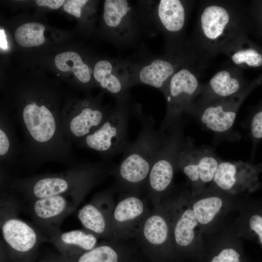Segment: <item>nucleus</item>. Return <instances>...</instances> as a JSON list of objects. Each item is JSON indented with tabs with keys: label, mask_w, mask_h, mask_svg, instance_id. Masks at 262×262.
<instances>
[{
	"label": "nucleus",
	"mask_w": 262,
	"mask_h": 262,
	"mask_svg": "<svg viewBox=\"0 0 262 262\" xmlns=\"http://www.w3.org/2000/svg\"><path fill=\"white\" fill-rule=\"evenodd\" d=\"M103 171L100 164L74 163L62 172L16 179L10 188L31 201L61 195H86Z\"/></svg>",
	"instance_id": "f257e3e1"
},
{
	"label": "nucleus",
	"mask_w": 262,
	"mask_h": 262,
	"mask_svg": "<svg viewBox=\"0 0 262 262\" xmlns=\"http://www.w3.org/2000/svg\"><path fill=\"white\" fill-rule=\"evenodd\" d=\"M158 134L146 126L137 140L129 145L117 169L123 181L137 185L147 180L154 159L164 142Z\"/></svg>",
	"instance_id": "f03ea898"
},
{
	"label": "nucleus",
	"mask_w": 262,
	"mask_h": 262,
	"mask_svg": "<svg viewBox=\"0 0 262 262\" xmlns=\"http://www.w3.org/2000/svg\"><path fill=\"white\" fill-rule=\"evenodd\" d=\"M19 204L11 195L3 196L0 204V227L2 241L17 253L33 251L46 240L40 231L18 216Z\"/></svg>",
	"instance_id": "7ed1b4c3"
},
{
	"label": "nucleus",
	"mask_w": 262,
	"mask_h": 262,
	"mask_svg": "<svg viewBox=\"0 0 262 262\" xmlns=\"http://www.w3.org/2000/svg\"><path fill=\"white\" fill-rule=\"evenodd\" d=\"M127 120L125 113H112L98 129L77 146L93 150L105 158L125 151L130 144L127 138Z\"/></svg>",
	"instance_id": "20e7f679"
},
{
	"label": "nucleus",
	"mask_w": 262,
	"mask_h": 262,
	"mask_svg": "<svg viewBox=\"0 0 262 262\" xmlns=\"http://www.w3.org/2000/svg\"><path fill=\"white\" fill-rule=\"evenodd\" d=\"M85 195H61L31 201V214L47 240L60 230L62 222L76 209Z\"/></svg>",
	"instance_id": "39448f33"
},
{
	"label": "nucleus",
	"mask_w": 262,
	"mask_h": 262,
	"mask_svg": "<svg viewBox=\"0 0 262 262\" xmlns=\"http://www.w3.org/2000/svg\"><path fill=\"white\" fill-rule=\"evenodd\" d=\"M111 114L84 100L81 106L62 112L63 133L72 144H78L98 129Z\"/></svg>",
	"instance_id": "423d86ee"
},
{
	"label": "nucleus",
	"mask_w": 262,
	"mask_h": 262,
	"mask_svg": "<svg viewBox=\"0 0 262 262\" xmlns=\"http://www.w3.org/2000/svg\"><path fill=\"white\" fill-rule=\"evenodd\" d=\"M219 163L211 150L196 148L189 143L178 147L176 164L192 182H211Z\"/></svg>",
	"instance_id": "0eeeda50"
},
{
	"label": "nucleus",
	"mask_w": 262,
	"mask_h": 262,
	"mask_svg": "<svg viewBox=\"0 0 262 262\" xmlns=\"http://www.w3.org/2000/svg\"><path fill=\"white\" fill-rule=\"evenodd\" d=\"M197 87V79L188 69H182L172 76L165 91L168 110L162 123V131L179 120Z\"/></svg>",
	"instance_id": "6e6552de"
},
{
	"label": "nucleus",
	"mask_w": 262,
	"mask_h": 262,
	"mask_svg": "<svg viewBox=\"0 0 262 262\" xmlns=\"http://www.w3.org/2000/svg\"><path fill=\"white\" fill-rule=\"evenodd\" d=\"M107 196L100 194L79 209L77 217L85 229L106 237L112 231V215Z\"/></svg>",
	"instance_id": "1a4fd4ad"
},
{
	"label": "nucleus",
	"mask_w": 262,
	"mask_h": 262,
	"mask_svg": "<svg viewBox=\"0 0 262 262\" xmlns=\"http://www.w3.org/2000/svg\"><path fill=\"white\" fill-rule=\"evenodd\" d=\"M178 147L169 142H164L159 149L147 178L150 189L154 193H163L170 185L174 175Z\"/></svg>",
	"instance_id": "9d476101"
},
{
	"label": "nucleus",
	"mask_w": 262,
	"mask_h": 262,
	"mask_svg": "<svg viewBox=\"0 0 262 262\" xmlns=\"http://www.w3.org/2000/svg\"><path fill=\"white\" fill-rule=\"evenodd\" d=\"M60 250L66 253L83 252L90 250L97 246L98 236L83 229L67 231L60 230L47 238Z\"/></svg>",
	"instance_id": "9b49d317"
},
{
	"label": "nucleus",
	"mask_w": 262,
	"mask_h": 262,
	"mask_svg": "<svg viewBox=\"0 0 262 262\" xmlns=\"http://www.w3.org/2000/svg\"><path fill=\"white\" fill-rule=\"evenodd\" d=\"M22 148L19 146L14 128V121L6 115L0 118V162L2 169L14 163Z\"/></svg>",
	"instance_id": "f8f14e48"
},
{
	"label": "nucleus",
	"mask_w": 262,
	"mask_h": 262,
	"mask_svg": "<svg viewBox=\"0 0 262 262\" xmlns=\"http://www.w3.org/2000/svg\"><path fill=\"white\" fill-rule=\"evenodd\" d=\"M229 18V13L225 8L216 5L208 6L201 16L204 34L211 39L216 38L222 33Z\"/></svg>",
	"instance_id": "ddd939ff"
},
{
	"label": "nucleus",
	"mask_w": 262,
	"mask_h": 262,
	"mask_svg": "<svg viewBox=\"0 0 262 262\" xmlns=\"http://www.w3.org/2000/svg\"><path fill=\"white\" fill-rule=\"evenodd\" d=\"M236 116L235 111L226 109L222 105H217L207 108L200 119L207 128L220 133L225 132L232 127Z\"/></svg>",
	"instance_id": "4468645a"
},
{
	"label": "nucleus",
	"mask_w": 262,
	"mask_h": 262,
	"mask_svg": "<svg viewBox=\"0 0 262 262\" xmlns=\"http://www.w3.org/2000/svg\"><path fill=\"white\" fill-rule=\"evenodd\" d=\"M158 13L162 24L168 31L174 32L182 28L185 21V11L180 0H160Z\"/></svg>",
	"instance_id": "2eb2a0df"
},
{
	"label": "nucleus",
	"mask_w": 262,
	"mask_h": 262,
	"mask_svg": "<svg viewBox=\"0 0 262 262\" xmlns=\"http://www.w3.org/2000/svg\"><path fill=\"white\" fill-rule=\"evenodd\" d=\"M144 205L139 197L129 196L115 206L112 215V230L115 225L125 224L135 220L142 215Z\"/></svg>",
	"instance_id": "dca6fc26"
},
{
	"label": "nucleus",
	"mask_w": 262,
	"mask_h": 262,
	"mask_svg": "<svg viewBox=\"0 0 262 262\" xmlns=\"http://www.w3.org/2000/svg\"><path fill=\"white\" fill-rule=\"evenodd\" d=\"M174 71V66L170 63L164 60L156 59L141 69L139 79L143 83L161 88Z\"/></svg>",
	"instance_id": "f3484780"
},
{
	"label": "nucleus",
	"mask_w": 262,
	"mask_h": 262,
	"mask_svg": "<svg viewBox=\"0 0 262 262\" xmlns=\"http://www.w3.org/2000/svg\"><path fill=\"white\" fill-rule=\"evenodd\" d=\"M54 62L56 67L62 71H72L82 83H87L91 79L89 67L76 52L66 51L59 53L56 56Z\"/></svg>",
	"instance_id": "a211bd4d"
},
{
	"label": "nucleus",
	"mask_w": 262,
	"mask_h": 262,
	"mask_svg": "<svg viewBox=\"0 0 262 262\" xmlns=\"http://www.w3.org/2000/svg\"><path fill=\"white\" fill-rule=\"evenodd\" d=\"M169 228L165 218L159 213L148 217L143 226V234L147 243L154 246L163 245L168 238Z\"/></svg>",
	"instance_id": "6ab92c4d"
},
{
	"label": "nucleus",
	"mask_w": 262,
	"mask_h": 262,
	"mask_svg": "<svg viewBox=\"0 0 262 262\" xmlns=\"http://www.w3.org/2000/svg\"><path fill=\"white\" fill-rule=\"evenodd\" d=\"M197 224L193 210H185L175 224L174 235L176 243L183 247L191 245L195 238L194 229Z\"/></svg>",
	"instance_id": "aec40b11"
},
{
	"label": "nucleus",
	"mask_w": 262,
	"mask_h": 262,
	"mask_svg": "<svg viewBox=\"0 0 262 262\" xmlns=\"http://www.w3.org/2000/svg\"><path fill=\"white\" fill-rule=\"evenodd\" d=\"M45 26L39 23H26L17 28L15 33L16 42L25 48L38 46L45 41Z\"/></svg>",
	"instance_id": "412c9836"
},
{
	"label": "nucleus",
	"mask_w": 262,
	"mask_h": 262,
	"mask_svg": "<svg viewBox=\"0 0 262 262\" xmlns=\"http://www.w3.org/2000/svg\"><path fill=\"white\" fill-rule=\"evenodd\" d=\"M112 64L107 60L98 62L94 69V77L99 83L100 86L109 92L117 94L122 90V85L119 79L111 73Z\"/></svg>",
	"instance_id": "4be33fe9"
},
{
	"label": "nucleus",
	"mask_w": 262,
	"mask_h": 262,
	"mask_svg": "<svg viewBox=\"0 0 262 262\" xmlns=\"http://www.w3.org/2000/svg\"><path fill=\"white\" fill-rule=\"evenodd\" d=\"M222 199L217 196L202 198L193 205V211L198 223L206 225L211 222L220 211Z\"/></svg>",
	"instance_id": "5701e85b"
},
{
	"label": "nucleus",
	"mask_w": 262,
	"mask_h": 262,
	"mask_svg": "<svg viewBox=\"0 0 262 262\" xmlns=\"http://www.w3.org/2000/svg\"><path fill=\"white\" fill-rule=\"evenodd\" d=\"M117 251L111 245L102 244L80 254L76 262H118Z\"/></svg>",
	"instance_id": "b1692460"
},
{
	"label": "nucleus",
	"mask_w": 262,
	"mask_h": 262,
	"mask_svg": "<svg viewBox=\"0 0 262 262\" xmlns=\"http://www.w3.org/2000/svg\"><path fill=\"white\" fill-rule=\"evenodd\" d=\"M129 10L127 0H106L104 4V20L108 26L117 27Z\"/></svg>",
	"instance_id": "393cba45"
},
{
	"label": "nucleus",
	"mask_w": 262,
	"mask_h": 262,
	"mask_svg": "<svg viewBox=\"0 0 262 262\" xmlns=\"http://www.w3.org/2000/svg\"><path fill=\"white\" fill-rule=\"evenodd\" d=\"M210 83L214 92L221 97L232 95L240 88L238 81L231 78L229 73L227 71L217 73L211 79Z\"/></svg>",
	"instance_id": "a878e982"
},
{
	"label": "nucleus",
	"mask_w": 262,
	"mask_h": 262,
	"mask_svg": "<svg viewBox=\"0 0 262 262\" xmlns=\"http://www.w3.org/2000/svg\"><path fill=\"white\" fill-rule=\"evenodd\" d=\"M231 58L237 65L246 63L249 66L255 67L262 65V55L252 49L238 51L232 55Z\"/></svg>",
	"instance_id": "bb28decb"
},
{
	"label": "nucleus",
	"mask_w": 262,
	"mask_h": 262,
	"mask_svg": "<svg viewBox=\"0 0 262 262\" xmlns=\"http://www.w3.org/2000/svg\"><path fill=\"white\" fill-rule=\"evenodd\" d=\"M250 129L251 137L255 142L262 139V109L253 115L250 122Z\"/></svg>",
	"instance_id": "cd10ccee"
},
{
	"label": "nucleus",
	"mask_w": 262,
	"mask_h": 262,
	"mask_svg": "<svg viewBox=\"0 0 262 262\" xmlns=\"http://www.w3.org/2000/svg\"><path fill=\"white\" fill-rule=\"evenodd\" d=\"M240 255L235 249L227 248L215 256L211 262H240Z\"/></svg>",
	"instance_id": "c85d7f7f"
},
{
	"label": "nucleus",
	"mask_w": 262,
	"mask_h": 262,
	"mask_svg": "<svg viewBox=\"0 0 262 262\" xmlns=\"http://www.w3.org/2000/svg\"><path fill=\"white\" fill-rule=\"evenodd\" d=\"M87 0H68L64 4V10L77 17L81 15V8L87 2Z\"/></svg>",
	"instance_id": "c756f323"
},
{
	"label": "nucleus",
	"mask_w": 262,
	"mask_h": 262,
	"mask_svg": "<svg viewBox=\"0 0 262 262\" xmlns=\"http://www.w3.org/2000/svg\"><path fill=\"white\" fill-rule=\"evenodd\" d=\"M64 0H37L36 2L38 6H47L52 9H57L64 4Z\"/></svg>",
	"instance_id": "7c9ffc66"
},
{
	"label": "nucleus",
	"mask_w": 262,
	"mask_h": 262,
	"mask_svg": "<svg viewBox=\"0 0 262 262\" xmlns=\"http://www.w3.org/2000/svg\"><path fill=\"white\" fill-rule=\"evenodd\" d=\"M0 48L3 49H7L8 45L4 31L3 29L0 30Z\"/></svg>",
	"instance_id": "2f4dec72"
}]
</instances>
